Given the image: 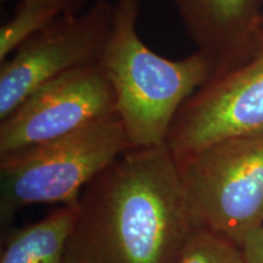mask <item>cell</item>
I'll use <instances>...</instances> for the list:
<instances>
[{"label": "cell", "mask_w": 263, "mask_h": 263, "mask_svg": "<svg viewBox=\"0 0 263 263\" xmlns=\"http://www.w3.org/2000/svg\"><path fill=\"white\" fill-rule=\"evenodd\" d=\"M168 146L132 147L82 192L66 263H177L193 233Z\"/></svg>", "instance_id": "cell-1"}, {"label": "cell", "mask_w": 263, "mask_h": 263, "mask_svg": "<svg viewBox=\"0 0 263 263\" xmlns=\"http://www.w3.org/2000/svg\"><path fill=\"white\" fill-rule=\"evenodd\" d=\"M110 35L99 65L116 95V114L132 147L167 143L177 114L213 77L209 60L195 50L182 60L153 51L137 32L139 0H117Z\"/></svg>", "instance_id": "cell-2"}, {"label": "cell", "mask_w": 263, "mask_h": 263, "mask_svg": "<svg viewBox=\"0 0 263 263\" xmlns=\"http://www.w3.org/2000/svg\"><path fill=\"white\" fill-rule=\"evenodd\" d=\"M132 144L117 114L59 139L0 156V222L38 203L74 205L85 186Z\"/></svg>", "instance_id": "cell-3"}, {"label": "cell", "mask_w": 263, "mask_h": 263, "mask_svg": "<svg viewBox=\"0 0 263 263\" xmlns=\"http://www.w3.org/2000/svg\"><path fill=\"white\" fill-rule=\"evenodd\" d=\"M194 230L241 246L263 226V130L174 156Z\"/></svg>", "instance_id": "cell-4"}, {"label": "cell", "mask_w": 263, "mask_h": 263, "mask_svg": "<svg viewBox=\"0 0 263 263\" xmlns=\"http://www.w3.org/2000/svg\"><path fill=\"white\" fill-rule=\"evenodd\" d=\"M115 5L97 0L83 12L61 16L0 65V122L29 95L65 72L100 60Z\"/></svg>", "instance_id": "cell-5"}, {"label": "cell", "mask_w": 263, "mask_h": 263, "mask_svg": "<svg viewBox=\"0 0 263 263\" xmlns=\"http://www.w3.org/2000/svg\"><path fill=\"white\" fill-rule=\"evenodd\" d=\"M116 114L99 62L65 72L29 95L0 123V156L59 139Z\"/></svg>", "instance_id": "cell-6"}, {"label": "cell", "mask_w": 263, "mask_h": 263, "mask_svg": "<svg viewBox=\"0 0 263 263\" xmlns=\"http://www.w3.org/2000/svg\"><path fill=\"white\" fill-rule=\"evenodd\" d=\"M263 130V39L238 67L213 77L174 118L166 145L174 156Z\"/></svg>", "instance_id": "cell-7"}, {"label": "cell", "mask_w": 263, "mask_h": 263, "mask_svg": "<svg viewBox=\"0 0 263 263\" xmlns=\"http://www.w3.org/2000/svg\"><path fill=\"white\" fill-rule=\"evenodd\" d=\"M171 2L196 51L211 64L213 77L238 67L261 44L263 0Z\"/></svg>", "instance_id": "cell-8"}, {"label": "cell", "mask_w": 263, "mask_h": 263, "mask_svg": "<svg viewBox=\"0 0 263 263\" xmlns=\"http://www.w3.org/2000/svg\"><path fill=\"white\" fill-rule=\"evenodd\" d=\"M77 212L78 203L62 205L41 221L12 230L0 263H66V245Z\"/></svg>", "instance_id": "cell-9"}, {"label": "cell", "mask_w": 263, "mask_h": 263, "mask_svg": "<svg viewBox=\"0 0 263 263\" xmlns=\"http://www.w3.org/2000/svg\"><path fill=\"white\" fill-rule=\"evenodd\" d=\"M61 16L62 11L54 5L21 3L14 17L0 29V62Z\"/></svg>", "instance_id": "cell-10"}, {"label": "cell", "mask_w": 263, "mask_h": 263, "mask_svg": "<svg viewBox=\"0 0 263 263\" xmlns=\"http://www.w3.org/2000/svg\"><path fill=\"white\" fill-rule=\"evenodd\" d=\"M177 263L245 262L238 245L206 230H193Z\"/></svg>", "instance_id": "cell-11"}, {"label": "cell", "mask_w": 263, "mask_h": 263, "mask_svg": "<svg viewBox=\"0 0 263 263\" xmlns=\"http://www.w3.org/2000/svg\"><path fill=\"white\" fill-rule=\"evenodd\" d=\"M240 250L245 263H263V226L245 239Z\"/></svg>", "instance_id": "cell-12"}, {"label": "cell", "mask_w": 263, "mask_h": 263, "mask_svg": "<svg viewBox=\"0 0 263 263\" xmlns=\"http://www.w3.org/2000/svg\"><path fill=\"white\" fill-rule=\"evenodd\" d=\"M2 2H11V0H2ZM16 2L54 5L61 10L64 16H73L81 14L82 8L85 4V0H16Z\"/></svg>", "instance_id": "cell-13"}]
</instances>
